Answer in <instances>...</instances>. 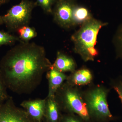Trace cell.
<instances>
[{
    "instance_id": "1",
    "label": "cell",
    "mask_w": 122,
    "mask_h": 122,
    "mask_svg": "<svg viewBox=\"0 0 122 122\" xmlns=\"http://www.w3.org/2000/svg\"><path fill=\"white\" fill-rule=\"evenodd\" d=\"M52 67L45 48L29 42H20L0 61V73L7 88L18 94L31 93Z\"/></svg>"
},
{
    "instance_id": "2",
    "label": "cell",
    "mask_w": 122,
    "mask_h": 122,
    "mask_svg": "<svg viewBox=\"0 0 122 122\" xmlns=\"http://www.w3.org/2000/svg\"><path fill=\"white\" fill-rule=\"evenodd\" d=\"M106 25L92 18L82 24L81 28L72 35L74 52L83 61H93L97 56L98 51L95 48L97 37L101 29Z\"/></svg>"
},
{
    "instance_id": "3",
    "label": "cell",
    "mask_w": 122,
    "mask_h": 122,
    "mask_svg": "<svg viewBox=\"0 0 122 122\" xmlns=\"http://www.w3.org/2000/svg\"><path fill=\"white\" fill-rule=\"evenodd\" d=\"M82 91L83 98L91 119L102 122H108L115 118L109 109L107 97L110 89L102 85H90Z\"/></svg>"
},
{
    "instance_id": "4",
    "label": "cell",
    "mask_w": 122,
    "mask_h": 122,
    "mask_svg": "<svg viewBox=\"0 0 122 122\" xmlns=\"http://www.w3.org/2000/svg\"><path fill=\"white\" fill-rule=\"evenodd\" d=\"M82 90L65 82L55 95L61 111L75 113L84 122H91L90 117L83 98Z\"/></svg>"
},
{
    "instance_id": "5",
    "label": "cell",
    "mask_w": 122,
    "mask_h": 122,
    "mask_svg": "<svg viewBox=\"0 0 122 122\" xmlns=\"http://www.w3.org/2000/svg\"><path fill=\"white\" fill-rule=\"evenodd\" d=\"M37 6L36 2L21 0L2 16L4 24L10 32H17L21 27L29 25L33 9Z\"/></svg>"
},
{
    "instance_id": "6",
    "label": "cell",
    "mask_w": 122,
    "mask_h": 122,
    "mask_svg": "<svg viewBox=\"0 0 122 122\" xmlns=\"http://www.w3.org/2000/svg\"><path fill=\"white\" fill-rule=\"evenodd\" d=\"M76 4L75 0H56L52 14L55 21L62 28L69 29L74 26L73 11Z\"/></svg>"
},
{
    "instance_id": "7",
    "label": "cell",
    "mask_w": 122,
    "mask_h": 122,
    "mask_svg": "<svg viewBox=\"0 0 122 122\" xmlns=\"http://www.w3.org/2000/svg\"><path fill=\"white\" fill-rule=\"evenodd\" d=\"M0 122H35L24 109L15 105L13 98L9 96L0 105Z\"/></svg>"
},
{
    "instance_id": "8",
    "label": "cell",
    "mask_w": 122,
    "mask_h": 122,
    "mask_svg": "<svg viewBox=\"0 0 122 122\" xmlns=\"http://www.w3.org/2000/svg\"><path fill=\"white\" fill-rule=\"evenodd\" d=\"M20 105L33 120L41 122L45 115L46 98L24 100Z\"/></svg>"
},
{
    "instance_id": "9",
    "label": "cell",
    "mask_w": 122,
    "mask_h": 122,
    "mask_svg": "<svg viewBox=\"0 0 122 122\" xmlns=\"http://www.w3.org/2000/svg\"><path fill=\"white\" fill-rule=\"evenodd\" d=\"M93 79L92 72L87 68H82L71 73L66 82L71 86L79 87L91 85Z\"/></svg>"
},
{
    "instance_id": "10",
    "label": "cell",
    "mask_w": 122,
    "mask_h": 122,
    "mask_svg": "<svg viewBox=\"0 0 122 122\" xmlns=\"http://www.w3.org/2000/svg\"><path fill=\"white\" fill-rule=\"evenodd\" d=\"M46 73L49 85L47 97H54L58 90L66 81L68 76L53 67Z\"/></svg>"
},
{
    "instance_id": "11",
    "label": "cell",
    "mask_w": 122,
    "mask_h": 122,
    "mask_svg": "<svg viewBox=\"0 0 122 122\" xmlns=\"http://www.w3.org/2000/svg\"><path fill=\"white\" fill-rule=\"evenodd\" d=\"M52 67L60 72H74L76 70V65L74 60L71 57L61 52H58L56 58Z\"/></svg>"
},
{
    "instance_id": "12",
    "label": "cell",
    "mask_w": 122,
    "mask_h": 122,
    "mask_svg": "<svg viewBox=\"0 0 122 122\" xmlns=\"http://www.w3.org/2000/svg\"><path fill=\"white\" fill-rule=\"evenodd\" d=\"M61 110L58 103L54 97H46L45 115L47 122H60Z\"/></svg>"
},
{
    "instance_id": "13",
    "label": "cell",
    "mask_w": 122,
    "mask_h": 122,
    "mask_svg": "<svg viewBox=\"0 0 122 122\" xmlns=\"http://www.w3.org/2000/svg\"><path fill=\"white\" fill-rule=\"evenodd\" d=\"M92 18L91 14L87 8L76 4L73 11L74 26L79 24L82 25Z\"/></svg>"
},
{
    "instance_id": "14",
    "label": "cell",
    "mask_w": 122,
    "mask_h": 122,
    "mask_svg": "<svg viewBox=\"0 0 122 122\" xmlns=\"http://www.w3.org/2000/svg\"><path fill=\"white\" fill-rule=\"evenodd\" d=\"M19 38L24 42H29V41L37 36V33L34 28L28 26L21 27L18 30Z\"/></svg>"
},
{
    "instance_id": "15",
    "label": "cell",
    "mask_w": 122,
    "mask_h": 122,
    "mask_svg": "<svg viewBox=\"0 0 122 122\" xmlns=\"http://www.w3.org/2000/svg\"><path fill=\"white\" fill-rule=\"evenodd\" d=\"M116 56L122 59V24L118 28L113 39Z\"/></svg>"
},
{
    "instance_id": "16",
    "label": "cell",
    "mask_w": 122,
    "mask_h": 122,
    "mask_svg": "<svg viewBox=\"0 0 122 122\" xmlns=\"http://www.w3.org/2000/svg\"><path fill=\"white\" fill-rule=\"evenodd\" d=\"M17 41H22L19 37L3 30H0V46L12 45Z\"/></svg>"
},
{
    "instance_id": "17",
    "label": "cell",
    "mask_w": 122,
    "mask_h": 122,
    "mask_svg": "<svg viewBox=\"0 0 122 122\" xmlns=\"http://www.w3.org/2000/svg\"><path fill=\"white\" fill-rule=\"evenodd\" d=\"M110 85L112 89L117 94L122 106V76L112 79L110 82Z\"/></svg>"
},
{
    "instance_id": "18",
    "label": "cell",
    "mask_w": 122,
    "mask_h": 122,
    "mask_svg": "<svg viewBox=\"0 0 122 122\" xmlns=\"http://www.w3.org/2000/svg\"><path fill=\"white\" fill-rule=\"evenodd\" d=\"M56 0H36L37 6L41 7L46 13L52 14L53 7Z\"/></svg>"
},
{
    "instance_id": "19",
    "label": "cell",
    "mask_w": 122,
    "mask_h": 122,
    "mask_svg": "<svg viewBox=\"0 0 122 122\" xmlns=\"http://www.w3.org/2000/svg\"><path fill=\"white\" fill-rule=\"evenodd\" d=\"M7 89L0 73V105L4 102L9 97L7 93Z\"/></svg>"
},
{
    "instance_id": "20",
    "label": "cell",
    "mask_w": 122,
    "mask_h": 122,
    "mask_svg": "<svg viewBox=\"0 0 122 122\" xmlns=\"http://www.w3.org/2000/svg\"><path fill=\"white\" fill-rule=\"evenodd\" d=\"M69 114L61 116L60 122H82V121H84L81 117L78 118L73 115V114Z\"/></svg>"
},
{
    "instance_id": "21",
    "label": "cell",
    "mask_w": 122,
    "mask_h": 122,
    "mask_svg": "<svg viewBox=\"0 0 122 122\" xmlns=\"http://www.w3.org/2000/svg\"><path fill=\"white\" fill-rule=\"evenodd\" d=\"M11 0H0V6L9 2Z\"/></svg>"
},
{
    "instance_id": "22",
    "label": "cell",
    "mask_w": 122,
    "mask_h": 122,
    "mask_svg": "<svg viewBox=\"0 0 122 122\" xmlns=\"http://www.w3.org/2000/svg\"><path fill=\"white\" fill-rule=\"evenodd\" d=\"M4 24V22H3V19L2 16L0 15V25Z\"/></svg>"
}]
</instances>
